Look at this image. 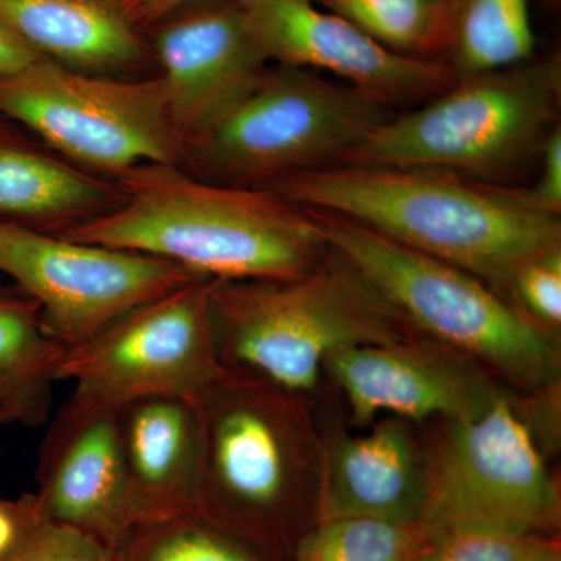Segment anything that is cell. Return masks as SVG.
Instances as JSON below:
<instances>
[{
    "label": "cell",
    "mask_w": 561,
    "mask_h": 561,
    "mask_svg": "<svg viewBox=\"0 0 561 561\" xmlns=\"http://www.w3.org/2000/svg\"><path fill=\"white\" fill-rule=\"evenodd\" d=\"M534 561H561V548L559 538H553L548 546L537 557H535Z\"/></svg>",
    "instance_id": "cell-32"
},
{
    "label": "cell",
    "mask_w": 561,
    "mask_h": 561,
    "mask_svg": "<svg viewBox=\"0 0 561 561\" xmlns=\"http://www.w3.org/2000/svg\"><path fill=\"white\" fill-rule=\"evenodd\" d=\"M0 272L38 302L44 331L65 346L203 278L150 254L70 241L7 220H0Z\"/></svg>",
    "instance_id": "cell-11"
},
{
    "label": "cell",
    "mask_w": 561,
    "mask_h": 561,
    "mask_svg": "<svg viewBox=\"0 0 561 561\" xmlns=\"http://www.w3.org/2000/svg\"><path fill=\"white\" fill-rule=\"evenodd\" d=\"M560 92L556 55L461 77L420 108L389 117L343 164L493 175L542 146Z\"/></svg>",
    "instance_id": "cell-7"
},
{
    "label": "cell",
    "mask_w": 561,
    "mask_h": 561,
    "mask_svg": "<svg viewBox=\"0 0 561 561\" xmlns=\"http://www.w3.org/2000/svg\"><path fill=\"white\" fill-rule=\"evenodd\" d=\"M268 190L471 273L508 300L516 272L561 247L560 217L535 208L523 190L486 186L451 172L337 164Z\"/></svg>",
    "instance_id": "cell-3"
},
{
    "label": "cell",
    "mask_w": 561,
    "mask_h": 561,
    "mask_svg": "<svg viewBox=\"0 0 561 561\" xmlns=\"http://www.w3.org/2000/svg\"><path fill=\"white\" fill-rule=\"evenodd\" d=\"M541 175L531 190H523L535 208L559 216L561 213V130L553 127L546 136Z\"/></svg>",
    "instance_id": "cell-28"
},
{
    "label": "cell",
    "mask_w": 561,
    "mask_h": 561,
    "mask_svg": "<svg viewBox=\"0 0 561 561\" xmlns=\"http://www.w3.org/2000/svg\"><path fill=\"white\" fill-rule=\"evenodd\" d=\"M62 351L44 331L38 302L24 291L0 290V408L11 424L46 420Z\"/></svg>",
    "instance_id": "cell-20"
},
{
    "label": "cell",
    "mask_w": 561,
    "mask_h": 561,
    "mask_svg": "<svg viewBox=\"0 0 561 561\" xmlns=\"http://www.w3.org/2000/svg\"><path fill=\"white\" fill-rule=\"evenodd\" d=\"M116 184L44 153L0 119V220L49 231L80 224L119 205Z\"/></svg>",
    "instance_id": "cell-19"
},
{
    "label": "cell",
    "mask_w": 561,
    "mask_h": 561,
    "mask_svg": "<svg viewBox=\"0 0 561 561\" xmlns=\"http://www.w3.org/2000/svg\"><path fill=\"white\" fill-rule=\"evenodd\" d=\"M0 561H117V557L94 538L46 522L38 512Z\"/></svg>",
    "instance_id": "cell-26"
},
{
    "label": "cell",
    "mask_w": 561,
    "mask_h": 561,
    "mask_svg": "<svg viewBox=\"0 0 561 561\" xmlns=\"http://www.w3.org/2000/svg\"><path fill=\"white\" fill-rule=\"evenodd\" d=\"M190 400L194 512L268 560H289L319 522L324 440L312 398L221 368Z\"/></svg>",
    "instance_id": "cell-1"
},
{
    "label": "cell",
    "mask_w": 561,
    "mask_h": 561,
    "mask_svg": "<svg viewBox=\"0 0 561 561\" xmlns=\"http://www.w3.org/2000/svg\"><path fill=\"white\" fill-rule=\"evenodd\" d=\"M0 21L41 57L90 76L113 77L149 57L124 0H0Z\"/></svg>",
    "instance_id": "cell-18"
},
{
    "label": "cell",
    "mask_w": 561,
    "mask_h": 561,
    "mask_svg": "<svg viewBox=\"0 0 561 561\" xmlns=\"http://www.w3.org/2000/svg\"><path fill=\"white\" fill-rule=\"evenodd\" d=\"M389 105L309 69L268 66L219 119L184 144L180 168L208 183L268 187L343 164L391 117Z\"/></svg>",
    "instance_id": "cell-6"
},
{
    "label": "cell",
    "mask_w": 561,
    "mask_h": 561,
    "mask_svg": "<svg viewBox=\"0 0 561 561\" xmlns=\"http://www.w3.org/2000/svg\"><path fill=\"white\" fill-rule=\"evenodd\" d=\"M308 210L328 247L420 337L459 351L504 386L526 393L560 383L559 334L489 284L341 216Z\"/></svg>",
    "instance_id": "cell-5"
},
{
    "label": "cell",
    "mask_w": 561,
    "mask_h": 561,
    "mask_svg": "<svg viewBox=\"0 0 561 561\" xmlns=\"http://www.w3.org/2000/svg\"><path fill=\"white\" fill-rule=\"evenodd\" d=\"M198 0H124L128 16L136 25L157 24L172 13Z\"/></svg>",
    "instance_id": "cell-31"
},
{
    "label": "cell",
    "mask_w": 561,
    "mask_h": 561,
    "mask_svg": "<svg viewBox=\"0 0 561 561\" xmlns=\"http://www.w3.org/2000/svg\"><path fill=\"white\" fill-rule=\"evenodd\" d=\"M529 0H456L445 62L456 79L534 58Z\"/></svg>",
    "instance_id": "cell-21"
},
{
    "label": "cell",
    "mask_w": 561,
    "mask_h": 561,
    "mask_svg": "<svg viewBox=\"0 0 561 561\" xmlns=\"http://www.w3.org/2000/svg\"><path fill=\"white\" fill-rule=\"evenodd\" d=\"M0 119L111 175L140 164L180 165L181 142L160 79L90 76L41 60L0 79Z\"/></svg>",
    "instance_id": "cell-9"
},
{
    "label": "cell",
    "mask_w": 561,
    "mask_h": 561,
    "mask_svg": "<svg viewBox=\"0 0 561 561\" xmlns=\"http://www.w3.org/2000/svg\"><path fill=\"white\" fill-rule=\"evenodd\" d=\"M362 430L324 440L319 522L423 523L427 457L416 424L381 416Z\"/></svg>",
    "instance_id": "cell-16"
},
{
    "label": "cell",
    "mask_w": 561,
    "mask_h": 561,
    "mask_svg": "<svg viewBox=\"0 0 561 561\" xmlns=\"http://www.w3.org/2000/svg\"><path fill=\"white\" fill-rule=\"evenodd\" d=\"M35 496L41 518L79 530L113 552L130 537L133 518L122 467L116 413L68 400L41 449Z\"/></svg>",
    "instance_id": "cell-15"
},
{
    "label": "cell",
    "mask_w": 561,
    "mask_h": 561,
    "mask_svg": "<svg viewBox=\"0 0 561 561\" xmlns=\"http://www.w3.org/2000/svg\"><path fill=\"white\" fill-rule=\"evenodd\" d=\"M516 398L507 390L474 415L431 423L423 523L435 534L490 529L556 537L559 481Z\"/></svg>",
    "instance_id": "cell-8"
},
{
    "label": "cell",
    "mask_w": 561,
    "mask_h": 561,
    "mask_svg": "<svg viewBox=\"0 0 561 561\" xmlns=\"http://www.w3.org/2000/svg\"><path fill=\"white\" fill-rule=\"evenodd\" d=\"M209 278H198L65 346L57 381L73 382L69 400L116 413L149 397L191 398L221 370L210 323Z\"/></svg>",
    "instance_id": "cell-10"
},
{
    "label": "cell",
    "mask_w": 561,
    "mask_h": 561,
    "mask_svg": "<svg viewBox=\"0 0 561 561\" xmlns=\"http://www.w3.org/2000/svg\"><path fill=\"white\" fill-rule=\"evenodd\" d=\"M116 427L136 526L194 512L198 430L190 398L128 402Z\"/></svg>",
    "instance_id": "cell-17"
},
{
    "label": "cell",
    "mask_w": 561,
    "mask_h": 561,
    "mask_svg": "<svg viewBox=\"0 0 561 561\" xmlns=\"http://www.w3.org/2000/svg\"><path fill=\"white\" fill-rule=\"evenodd\" d=\"M324 373L341 387L357 427L381 416L413 424L467 419L507 391L470 357L420 335L339 351Z\"/></svg>",
    "instance_id": "cell-12"
},
{
    "label": "cell",
    "mask_w": 561,
    "mask_h": 561,
    "mask_svg": "<svg viewBox=\"0 0 561 561\" xmlns=\"http://www.w3.org/2000/svg\"><path fill=\"white\" fill-rule=\"evenodd\" d=\"M434 537L424 523L324 519L301 538L287 561H419Z\"/></svg>",
    "instance_id": "cell-23"
},
{
    "label": "cell",
    "mask_w": 561,
    "mask_h": 561,
    "mask_svg": "<svg viewBox=\"0 0 561 561\" xmlns=\"http://www.w3.org/2000/svg\"><path fill=\"white\" fill-rule=\"evenodd\" d=\"M210 323L224 370L312 398L332 354L419 337L337 251L291 279L210 280Z\"/></svg>",
    "instance_id": "cell-4"
},
{
    "label": "cell",
    "mask_w": 561,
    "mask_h": 561,
    "mask_svg": "<svg viewBox=\"0 0 561 561\" xmlns=\"http://www.w3.org/2000/svg\"><path fill=\"white\" fill-rule=\"evenodd\" d=\"M38 515L33 493L14 501H0V557L16 545L22 531Z\"/></svg>",
    "instance_id": "cell-29"
},
{
    "label": "cell",
    "mask_w": 561,
    "mask_h": 561,
    "mask_svg": "<svg viewBox=\"0 0 561 561\" xmlns=\"http://www.w3.org/2000/svg\"><path fill=\"white\" fill-rule=\"evenodd\" d=\"M556 537L490 529L435 534L419 561H534Z\"/></svg>",
    "instance_id": "cell-25"
},
{
    "label": "cell",
    "mask_w": 561,
    "mask_h": 561,
    "mask_svg": "<svg viewBox=\"0 0 561 561\" xmlns=\"http://www.w3.org/2000/svg\"><path fill=\"white\" fill-rule=\"evenodd\" d=\"M117 561H272L195 512L138 524Z\"/></svg>",
    "instance_id": "cell-24"
},
{
    "label": "cell",
    "mask_w": 561,
    "mask_h": 561,
    "mask_svg": "<svg viewBox=\"0 0 561 561\" xmlns=\"http://www.w3.org/2000/svg\"><path fill=\"white\" fill-rule=\"evenodd\" d=\"M5 424H11V420L9 416V413L3 411L2 408H0V426H5Z\"/></svg>",
    "instance_id": "cell-33"
},
{
    "label": "cell",
    "mask_w": 561,
    "mask_h": 561,
    "mask_svg": "<svg viewBox=\"0 0 561 561\" xmlns=\"http://www.w3.org/2000/svg\"><path fill=\"white\" fill-rule=\"evenodd\" d=\"M508 297L535 321L559 331L561 327V247L545 251L513 276Z\"/></svg>",
    "instance_id": "cell-27"
},
{
    "label": "cell",
    "mask_w": 561,
    "mask_h": 561,
    "mask_svg": "<svg viewBox=\"0 0 561 561\" xmlns=\"http://www.w3.org/2000/svg\"><path fill=\"white\" fill-rule=\"evenodd\" d=\"M41 60H46V58L41 57L38 51L33 50L16 33L0 21V79L14 76Z\"/></svg>",
    "instance_id": "cell-30"
},
{
    "label": "cell",
    "mask_w": 561,
    "mask_h": 561,
    "mask_svg": "<svg viewBox=\"0 0 561 561\" xmlns=\"http://www.w3.org/2000/svg\"><path fill=\"white\" fill-rule=\"evenodd\" d=\"M312 2V0H311ZM320 2H323L324 5H328V3L334 2V0H320Z\"/></svg>",
    "instance_id": "cell-34"
},
{
    "label": "cell",
    "mask_w": 561,
    "mask_h": 561,
    "mask_svg": "<svg viewBox=\"0 0 561 561\" xmlns=\"http://www.w3.org/2000/svg\"><path fill=\"white\" fill-rule=\"evenodd\" d=\"M268 62L327 70L383 101L431 99L456 81L446 62L387 49L341 14L311 0H238Z\"/></svg>",
    "instance_id": "cell-13"
},
{
    "label": "cell",
    "mask_w": 561,
    "mask_h": 561,
    "mask_svg": "<svg viewBox=\"0 0 561 561\" xmlns=\"http://www.w3.org/2000/svg\"><path fill=\"white\" fill-rule=\"evenodd\" d=\"M116 179L119 205L57 234L220 280L298 278L330 250L311 213L268 187L208 183L173 164L136 165Z\"/></svg>",
    "instance_id": "cell-2"
},
{
    "label": "cell",
    "mask_w": 561,
    "mask_h": 561,
    "mask_svg": "<svg viewBox=\"0 0 561 561\" xmlns=\"http://www.w3.org/2000/svg\"><path fill=\"white\" fill-rule=\"evenodd\" d=\"M327 7L387 49L445 62L456 0H334Z\"/></svg>",
    "instance_id": "cell-22"
},
{
    "label": "cell",
    "mask_w": 561,
    "mask_h": 561,
    "mask_svg": "<svg viewBox=\"0 0 561 561\" xmlns=\"http://www.w3.org/2000/svg\"><path fill=\"white\" fill-rule=\"evenodd\" d=\"M162 20L153 50L176 136L197 138L268 68L238 0H198Z\"/></svg>",
    "instance_id": "cell-14"
}]
</instances>
